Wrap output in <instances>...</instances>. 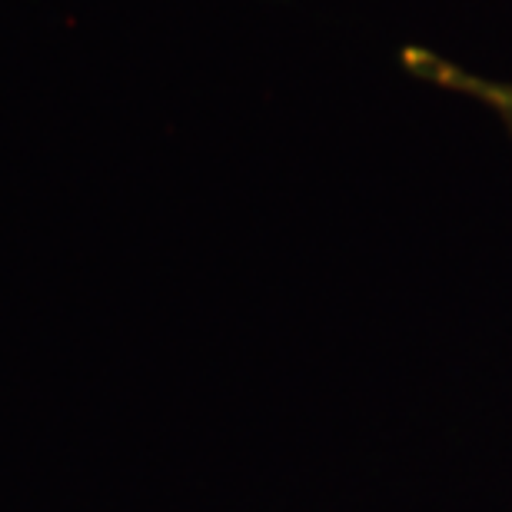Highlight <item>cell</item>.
Returning a JSON list of instances; mask_svg holds the SVG:
<instances>
[{
    "label": "cell",
    "mask_w": 512,
    "mask_h": 512,
    "mask_svg": "<svg viewBox=\"0 0 512 512\" xmlns=\"http://www.w3.org/2000/svg\"><path fill=\"white\" fill-rule=\"evenodd\" d=\"M399 60H403V67L416 80H426V84H433L439 90H449V94H456V97H469V100H476V104H483L489 114L499 117V124H503L512 137V84L496 77H483V74H476V70L456 64V60H446L443 54H436V50L416 47V44L399 50Z\"/></svg>",
    "instance_id": "1"
}]
</instances>
